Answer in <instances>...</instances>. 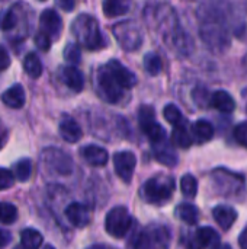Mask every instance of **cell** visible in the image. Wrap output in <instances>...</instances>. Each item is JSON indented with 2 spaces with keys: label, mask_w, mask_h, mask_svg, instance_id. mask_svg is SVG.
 Masks as SVG:
<instances>
[{
  "label": "cell",
  "mask_w": 247,
  "mask_h": 249,
  "mask_svg": "<svg viewBox=\"0 0 247 249\" xmlns=\"http://www.w3.org/2000/svg\"><path fill=\"white\" fill-rule=\"evenodd\" d=\"M175 213H176V216H178L183 223H186V225L194 226V225L198 223L199 212H198V209H197L194 204H191V203H182V204H179V206L176 207Z\"/></svg>",
  "instance_id": "obj_24"
},
{
  "label": "cell",
  "mask_w": 247,
  "mask_h": 249,
  "mask_svg": "<svg viewBox=\"0 0 247 249\" xmlns=\"http://www.w3.org/2000/svg\"><path fill=\"white\" fill-rule=\"evenodd\" d=\"M32 172V162L29 159H20L15 163V178L20 182H25L29 179Z\"/></svg>",
  "instance_id": "obj_31"
},
{
  "label": "cell",
  "mask_w": 247,
  "mask_h": 249,
  "mask_svg": "<svg viewBox=\"0 0 247 249\" xmlns=\"http://www.w3.org/2000/svg\"><path fill=\"white\" fill-rule=\"evenodd\" d=\"M210 107L218 109L220 112L229 114L233 112L236 109V101L233 99V96L226 92V90H217L211 95V101H210Z\"/></svg>",
  "instance_id": "obj_20"
},
{
  "label": "cell",
  "mask_w": 247,
  "mask_h": 249,
  "mask_svg": "<svg viewBox=\"0 0 247 249\" xmlns=\"http://www.w3.org/2000/svg\"><path fill=\"white\" fill-rule=\"evenodd\" d=\"M181 190H182V194L188 198H194L198 193V181L194 175L191 174H186L182 177L181 179Z\"/></svg>",
  "instance_id": "obj_30"
},
{
  "label": "cell",
  "mask_w": 247,
  "mask_h": 249,
  "mask_svg": "<svg viewBox=\"0 0 247 249\" xmlns=\"http://www.w3.org/2000/svg\"><path fill=\"white\" fill-rule=\"evenodd\" d=\"M71 31L76 39L87 50H100L106 45L99 22L90 15H79L71 25Z\"/></svg>",
  "instance_id": "obj_1"
},
{
  "label": "cell",
  "mask_w": 247,
  "mask_h": 249,
  "mask_svg": "<svg viewBox=\"0 0 247 249\" xmlns=\"http://www.w3.org/2000/svg\"><path fill=\"white\" fill-rule=\"evenodd\" d=\"M170 241V233L165 226H151L135 238L134 247L137 248H163L167 247Z\"/></svg>",
  "instance_id": "obj_9"
},
{
  "label": "cell",
  "mask_w": 247,
  "mask_h": 249,
  "mask_svg": "<svg viewBox=\"0 0 247 249\" xmlns=\"http://www.w3.org/2000/svg\"><path fill=\"white\" fill-rule=\"evenodd\" d=\"M10 241H12V235H10V232H7V231H4V229H0V248H1V247L9 245V244H10Z\"/></svg>",
  "instance_id": "obj_42"
},
{
  "label": "cell",
  "mask_w": 247,
  "mask_h": 249,
  "mask_svg": "<svg viewBox=\"0 0 247 249\" xmlns=\"http://www.w3.org/2000/svg\"><path fill=\"white\" fill-rule=\"evenodd\" d=\"M114 165L116 175L124 182H131L134 169L137 165V158L132 152H116L114 156Z\"/></svg>",
  "instance_id": "obj_11"
},
{
  "label": "cell",
  "mask_w": 247,
  "mask_h": 249,
  "mask_svg": "<svg viewBox=\"0 0 247 249\" xmlns=\"http://www.w3.org/2000/svg\"><path fill=\"white\" fill-rule=\"evenodd\" d=\"M96 88L99 95L102 96L103 101H106L108 104H116L121 101L124 92L122 88L119 86V83L112 77V74L109 73V70L105 67H100L98 70L96 74Z\"/></svg>",
  "instance_id": "obj_6"
},
{
  "label": "cell",
  "mask_w": 247,
  "mask_h": 249,
  "mask_svg": "<svg viewBox=\"0 0 247 249\" xmlns=\"http://www.w3.org/2000/svg\"><path fill=\"white\" fill-rule=\"evenodd\" d=\"M138 121L143 133L148 137V140L154 144L166 139L165 128L156 121L154 109L148 105H143L138 111Z\"/></svg>",
  "instance_id": "obj_7"
},
{
  "label": "cell",
  "mask_w": 247,
  "mask_h": 249,
  "mask_svg": "<svg viewBox=\"0 0 247 249\" xmlns=\"http://www.w3.org/2000/svg\"><path fill=\"white\" fill-rule=\"evenodd\" d=\"M195 245L201 248L220 247V235L213 228H201L195 233Z\"/></svg>",
  "instance_id": "obj_22"
},
{
  "label": "cell",
  "mask_w": 247,
  "mask_h": 249,
  "mask_svg": "<svg viewBox=\"0 0 247 249\" xmlns=\"http://www.w3.org/2000/svg\"><path fill=\"white\" fill-rule=\"evenodd\" d=\"M17 26V15L13 9L7 10L6 13H3V16H0V28L4 31H10L15 29Z\"/></svg>",
  "instance_id": "obj_34"
},
{
  "label": "cell",
  "mask_w": 247,
  "mask_h": 249,
  "mask_svg": "<svg viewBox=\"0 0 247 249\" xmlns=\"http://www.w3.org/2000/svg\"><path fill=\"white\" fill-rule=\"evenodd\" d=\"M1 101L9 108H13V109L22 108L25 105V101H26V95H25L23 88L20 85H13L12 88H9L7 90L3 92Z\"/></svg>",
  "instance_id": "obj_19"
},
{
  "label": "cell",
  "mask_w": 247,
  "mask_h": 249,
  "mask_svg": "<svg viewBox=\"0 0 247 249\" xmlns=\"http://www.w3.org/2000/svg\"><path fill=\"white\" fill-rule=\"evenodd\" d=\"M42 160L49 169H52L60 175H68L73 171V160L66 152L60 149H54V147L45 149L42 152Z\"/></svg>",
  "instance_id": "obj_10"
},
{
  "label": "cell",
  "mask_w": 247,
  "mask_h": 249,
  "mask_svg": "<svg viewBox=\"0 0 247 249\" xmlns=\"http://www.w3.org/2000/svg\"><path fill=\"white\" fill-rule=\"evenodd\" d=\"M42 235L35 229H25L20 232V242L25 248L36 249L42 245Z\"/></svg>",
  "instance_id": "obj_28"
},
{
  "label": "cell",
  "mask_w": 247,
  "mask_h": 249,
  "mask_svg": "<svg viewBox=\"0 0 247 249\" xmlns=\"http://www.w3.org/2000/svg\"><path fill=\"white\" fill-rule=\"evenodd\" d=\"M23 69H25V71L28 73L29 77L36 79L42 73V63H41V60H39V57L36 54L29 53L23 60Z\"/></svg>",
  "instance_id": "obj_27"
},
{
  "label": "cell",
  "mask_w": 247,
  "mask_h": 249,
  "mask_svg": "<svg viewBox=\"0 0 247 249\" xmlns=\"http://www.w3.org/2000/svg\"><path fill=\"white\" fill-rule=\"evenodd\" d=\"M130 7H131L130 0H105L103 1V13L108 18L122 16L128 13Z\"/></svg>",
  "instance_id": "obj_25"
},
{
  "label": "cell",
  "mask_w": 247,
  "mask_h": 249,
  "mask_svg": "<svg viewBox=\"0 0 247 249\" xmlns=\"http://www.w3.org/2000/svg\"><path fill=\"white\" fill-rule=\"evenodd\" d=\"M39 25H41V31L47 32L51 38H55L61 34V26H63L61 18L52 9H47L41 13Z\"/></svg>",
  "instance_id": "obj_14"
},
{
  "label": "cell",
  "mask_w": 247,
  "mask_h": 249,
  "mask_svg": "<svg viewBox=\"0 0 247 249\" xmlns=\"http://www.w3.org/2000/svg\"><path fill=\"white\" fill-rule=\"evenodd\" d=\"M17 219V209L10 203H0V223L10 225Z\"/></svg>",
  "instance_id": "obj_33"
},
{
  "label": "cell",
  "mask_w": 247,
  "mask_h": 249,
  "mask_svg": "<svg viewBox=\"0 0 247 249\" xmlns=\"http://www.w3.org/2000/svg\"><path fill=\"white\" fill-rule=\"evenodd\" d=\"M64 58H66L67 63H71V64L80 63V60H82L80 47H79L77 44H68V45L64 48Z\"/></svg>",
  "instance_id": "obj_35"
},
{
  "label": "cell",
  "mask_w": 247,
  "mask_h": 249,
  "mask_svg": "<svg viewBox=\"0 0 247 249\" xmlns=\"http://www.w3.org/2000/svg\"><path fill=\"white\" fill-rule=\"evenodd\" d=\"M132 226V217L130 212L125 207H114L105 219V229L106 232L118 239H122L127 236Z\"/></svg>",
  "instance_id": "obj_4"
},
{
  "label": "cell",
  "mask_w": 247,
  "mask_h": 249,
  "mask_svg": "<svg viewBox=\"0 0 247 249\" xmlns=\"http://www.w3.org/2000/svg\"><path fill=\"white\" fill-rule=\"evenodd\" d=\"M234 139H236L242 146L247 147V121L246 123L239 124V125L234 128Z\"/></svg>",
  "instance_id": "obj_39"
},
{
  "label": "cell",
  "mask_w": 247,
  "mask_h": 249,
  "mask_svg": "<svg viewBox=\"0 0 247 249\" xmlns=\"http://www.w3.org/2000/svg\"><path fill=\"white\" fill-rule=\"evenodd\" d=\"M175 191V181L172 177L150 178L141 188V197L151 204H163L169 201Z\"/></svg>",
  "instance_id": "obj_3"
},
{
  "label": "cell",
  "mask_w": 247,
  "mask_h": 249,
  "mask_svg": "<svg viewBox=\"0 0 247 249\" xmlns=\"http://www.w3.org/2000/svg\"><path fill=\"white\" fill-rule=\"evenodd\" d=\"M0 147H1V142H0Z\"/></svg>",
  "instance_id": "obj_44"
},
{
  "label": "cell",
  "mask_w": 247,
  "mask_h": 249,
  "mask_svg": "<svg viewBox=\"0 0 247 249\" xmlns=\"http://www.w3.org/2000/svg\"><path fill=\"white\" fill-rule=\"evenodd\" d=\"M80 153L84 158V160L92 166H105L109 159L108 152L103 147H99L95 144H89V146L83 147L80 150Z\"/></svg>",
  "instance_id": "obj_18"
},
{
  "label": "cell",
  "mask_w": 247,
  "mask_h": 249,
  "mask_svg": "<svg viewBox=\"0 0 247 249\" xmlns=\"http://www.w3.org/2000/svg\"><path fill=\"white\" fill-rule=\"evenodd\" d=\"M163 115H165L166 121H167L169 124H172L173 127H175V125L186 124V121H185V118H183V115H182L181 109H179L176 105H173V104H169V105H166V107H165V109H163Z\"/></svg>",
  "instance_id": "obj_29"
},
{
  "label": "cell",
  "mask_w": 247,
  "mask_h": 249,
  "mask_svg": "<svg viewBox=\"0 0 247 249\" xmlns=\"http://www.w3.org/2000/svg\"><path fill=\"white\" fill-rule=\"evenodd\" d=\"M60 77H61L63 83L66 86H68L74 92H82L83 88H84L83 73L77 67H74V66H66V67H63L61 69V73H60Z\"/></svg>",
  "instance_id": "obj_15"
},
{
  "label": "cell",
  "mask_w": 247,
  "mask_h": 249,
  "mask_svg": "<svg viewBox=\"0 0 247 249\" xmlns=\"http://www.w3.org/2000/svg\"><path fill=\"white\" fill-rule=\"evenodd\" d=\"M114 35L127 51H135L143 44V34L134 20H124L114 26Z\"/></svg>",
  "instance_id": "obj_5"
},
{
  "label": "cell",
  "mask_w": 247,
  "mask_h": 249,
  "mask_svg": "<svg viewBox=\"0 0 247 249\" xmlns=\"http://www.w3.org/2000/svg\"><path fill=\"white\" fill-rule=\"evenodd\" d=\"M213 216H214V220L217 222V225L223 231H229L237 220L236 209H233L231 206H226V204H220V206L214 207Z\"/></svg>",
  "instance_id": "obj_16"
},
{
  "label": "cell",
  "mask_w": 247,
  "mask_h": 249,
  "mask_svg": "<svg viewBox=\"0 0 247 249\" xmlns=\"http://www.w3.org/2000/svg\"><path fill=\"white\" fill-rule=\"evenodd\" d=\"M144 69L148 74L157 76L162 71V58L156 53H148L144 57Z\"/></svg>",
  "instance_id": "obj_32"
},
{
  "label": "cell",
  "mask_w": 247,
  "mask_h": 249,
  "mask_svg": "<svg viewBox=\"0 0 247 249\" xmlns=\"http://www.w3.org/2000/svg\"><path fill=\"white\" fill-rule=\"evenodd\" d=\"M76 0H57V4L64 10V12H71L74 9Z\"/></svg>",
  "instance_id": "obj_41"
},
{
  "label": "cell",
  "mask_w": 247,
  "mask_h": 249,
  "mask_svg": "<svg viewBox=\"0 0 247 249\" xmlns=\"http://www.w3.org/2000/svg\"><path fill=\"white\" fill-rule=\"evenodd\" d=\"M58 130H60L61 137L68 143H76L83 136V131H82L80 125L73 118H64L63 121H60Z\"/></svg>",
  "instance_id": "obj_21"
},
{
  "label": "cell",
  "mask_w": 247,
  "mask_h": 249,
  "mask_svg": "<svg viewBox=\"0 0 247 249\" xmlns=\"http://www.w3.org/2000/svg\"><path fill=\"white\" fill-rule=\"evenodd\" d=\"M9 66H10V57L7 51L3 47H0V71H4Z\"/></svg>",
  "instance_id": "obj_40"
},
{
  "label": "cell",
  "mask_w": 247,
  "mask_h": 249,
  "mask_svg": "<svg viewBox=\"0 0 247 249\" xmlns=\"http://www.w3.org/2000/svg\"><path fill=\"white\" fill-rule=\"evenodd\" d=\"M153 147H154V158L160 163H163L166 166H175V165H178V162H179L178 155L173 150V147L170 144H167L166 139L162 140V142H159V143H154Z\"/></svg>",
  "instance_id": "obj_17"
},
{
  "label": "cell",
  "mask_w": 247,
  "mask_h": 249,
  "mask_svg": "<svg viewBox=\"0 0 247 249\" xmlns=\"http://www.w3.org/2000/svg\"><path fill=\"white\" fill-rule=\"evenodd\" d=\"M33 42H35L36 48L41 50V51H48L51 48V36L47 32H44V31H39L35 35Z\"/></svg>",
  "instance_id": "obj_37"
},
{
  "label": "cell",
  "mask_w": 247,
  "mask_h": 249,
  "mask_svg": "<svg viewBox=\"0 0 247 249\" xmlns=\"http://www.w3.org/2000/svg\"><path fill=\"white\" fill-rule=\"evenodd\" d=\"M192 134L188 131L186 128V124H182V125H175L173 127V131H172V143L178 147H182V149H188L191 147L192 144Z\"/></svg>",
  "instance_id": "obj_26"
},
{
  "label": "cell",
  "mask_w": 247,
  "mask_h": 249,
  "mask_svg": "<svg viewBox=\"0 0 247 249\" xmlns=\"http://www.w3.org/2000/svg\"><path fill=\"white\" fill-rule=\"evenodd\" d=\"M201 36L213 50H224L230 45L226 28L217 20L205 22L201 28Z\"/></svg>",
  "instance_id": "obj_8"
},
{
  "label": "cell",
  "mask_w": 247,
  "mask_h": 249,
  "mask_svg": "<svg viewBox=\"0 0 247 249\" xmlns=\"http://www.w3.org/2000/svg\"><path fill=\"white\" fill-rule=\"evenodd\" d=\"M106 69L109 70V73L112 74V77L119 83V86L122 89H131L137 85V77L135 74L128 70L122 63H119L118 60H111L106 64Z\"/></svg>",
  "instance_id": "obj_12"
},
{
  "label": "cell",
  "mask_w": 247,
  "mask_h": 249,
  "mask_svg": "<svg viewBox=\"0 0 247 249\" xmlns=\"http://www.w3.org/2000/svg\"><path fill=\"white\" fill-rule=\"evenodd\" d=\"M67 220L74 228H86L90 223V209L83 203H70L64 212Z\"/></svg>",
  "instance_id": "obj_13"
},
{
  "label": "cell",
  "mask_w": 247,
  "mask_h": 249,
  "mask_svg": "<svg viewBox=\"0 0 247 249\" xmlns=\"http://www.w3.org/2000/svg\"><path fill=\"white\" fill-rule=\"evenodd\" d=\"M192 96H194V101L198 107H210V101H211V96L208 93V90L205 88H197L194 92H192Z\"/></svg>",
  "instance_id": "obj_36"
},
{
  "label": "cell",
  "mask_w": 247,
  "mask_h": 249,
  "mask_svg": "<svg viewBox=\"0 0 247 249\" xmlns=\"http://www.w3.org/2000/svg\"><path fill=\"white\" fill-rule=\"evenodd\" d=\"M239 244L243 249H247V226L243 229V232L239 236Z\"/></svg>",
  "instance_id": "obj_43"
},
{
  "label": "cell",
  "mask_w": 247,
  "mask_h": 249,
  "mask_svg": "<svg viewBox=\"0 0 247 249\" xmlns=\"http://www.w3.org/2000/svg\"><path fill=\"white\" fill-rule=\"evenodd\" d=\"M213 182L215 184L218 194H221L226 198H240L245 196V178L236 172L218 168L213 172Z\"/></svg>",
  "instance_id": "obj_2"
},
{
  "label": "cell",
  "mask_w": 247,
  "mask_h": 249,
  "mask_svg": "<svg viewBox=\"0 0 247 249\" xmlns=\"http://www.w3.org/2000/svg\"><path fill=\"white\" fill-rule=\"evenodd\" d=\"M214 125L207 121V120H198L194 125H192V140H195L197 143L202 144L210 142L214 137Z\"/></svg>",
  "instance_id": "obj_23"
},
{
  "label": "cell",
  "mask_w": 247,
  "mask_h": 249,
  "mask_svg": "<svg viewBox=\"0 0 247 249\" xmlns=\"http://www.w3.org/2000/svg\"><path fill=\"white\" fill-rule=\"evenodd\" d=\"M15 182V177L13 172H10L9 169H3L0 168V190H6L10 188Z\"/></svg>",
  "instance_id": "obj_38"
}]
</instances>
